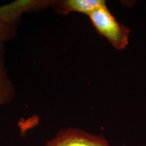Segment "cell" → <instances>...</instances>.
I'll return each instance as SVG.
<instances>
[{"label": "cell", "instance_id": "1", "mask_svg": "<svg viewBox=\"0 0 146 146\" xmlns=\"http://www.w3.org/2000/svg\"><path fill=\"white\" fill-rule=\"evenodd\" d=\"M97 32L105 37L114 48L122 50L129 43L130 29L118 23L108 8L106 3L88 16Z\"/></svg>", "mask_w": 146, "mask_h": 146}, {"label": "cell", "instance_id": "5", "mask_svg": "<svg viewBox=\"0 0 146 146\" xmlns=\"http://www.w3.org/2000/svg\"><path fill=\"white\" fill-rule=\"evenodd\" d=\"M15 97V86L5 66L4 44H0V106L10 104Z\"/></svg>", "mask_w": 146, "mask_h": 146}, {"label": "cell", "instance_id": "4", "mask_svg": "<svg viewBox=\"0 0 146 146\" xmlns=\"http://www.w3.org/2000/svg\"><path fill=\"white\" fill-rule=\"evenodd\" d=\"M105 3H106L104 0H60L52 1L51 6L60 14L66 15L71 12H78L89 16Z\"/></svg>", "mask_w": 146, "mask_h": 146}, {"label": "cell", "instance_id": "2", "mask_svg": "<svg viewBox=\"0 0 146 146\" xmlns=\"http://www.w3.org/2000/svg\"><path fill=\"white\" fill-rule=\"evenodd\" d=\"M45 146H111L105 137L94 135L77 128L63 129Z\"/></svg>", "mask_w": 146, "mask_h": 146}, {"label": "cell", "instance_id": "6", "mask_svg": "<svg viewBox=\"0 0 146 146\" xmlns=\"http://www.w3.org/2000/svg\"><path fill=\"white\" fill-rule=\"evenodd\" d=\"M16 31V25L5 23L0 18V44L15 37Z\"/></svg>", "mask_w": 146, "mask_h": 146}, {"label": "cell", "instance_id": "3", "mask_svg": "<svg viewBox=\"0 0 146 146\" xmlns=\"http://www.w3.org/2000/svg\"><path fill=\"white\" fill-rule=\"evenodd\" d=\"M51 3L52 1H17L0 7V18L5 23L16 25L23 12L47 8Z\"/></svg>", "mask_w": 146, "mask_h": 146}]
</instances>
